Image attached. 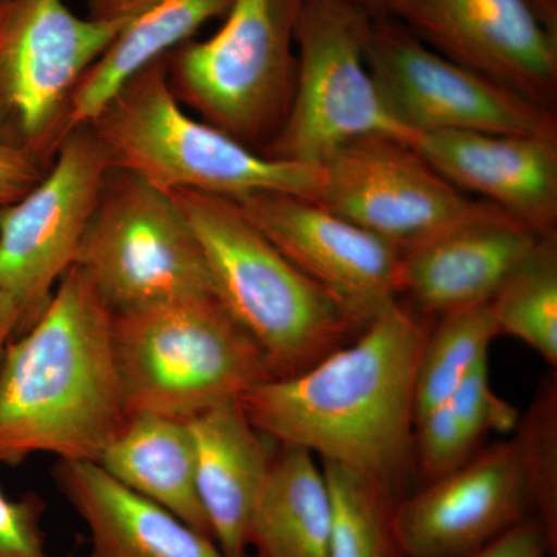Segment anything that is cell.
<instances>
[{
	"instance_id": "obj_1",
	"label": "cell",
	"mask_w": 557,
	"mask_h": 557,
	"mask_svg": "<svg viewBox=\"0 0 557 557\" xmlns=\"http://www.w3.org/2000/svg\"><path fill=\"white\" fill-rule=\"evenodd\" d=\"M432 324L399 300L310 369L263 381L237 401L277 445L309 450L403 497L416 467L418 359Z\"/></svg>"
},
{
	"instance_id": "obj_2",
	"label": "cell",
	"mask_w": 557,
	"mask_h": 557,
	"mask_svg": "<svg viewBox=\"0 0 557 557\" xmlns=\"http://www.w3.org/2000/svg\"><path fill=\"white\" fill-rule=\"evenodd\" d=\"M126 420L112 311L73 265L0 364V465L36 454L97 461Z\"/></svg>"
},
{
	"instance_id": "obj_3",
	"label": "cell",
	"mask_w": 557,
	"mask_h": 557,
	"mask_svg": "<svg viewBox=\"0 0 557 557\" xmlns=\"http://www.w3.org/2000/svg\"><path fill=\"white\" fill-rule=\"evenodd\" d=\"M170 194L196 234L215 298L256 341L274 379L302 373L366 329L233 200L188 189Z\"/></svg>"
},
{
	"instance_id": "obj_4",
	"label": "cell",
	"mask_w": 557,
	"mask_h": 557,
	"mask_svg": "<svg viewBox=\"0 0 557 557\" xmlns=\"http://www.w3.org/2000/svg\"><path fill=\"white\" fill-rule=\"evenodd\" d=\"M110 164L157 188L226 199L285 193L313 200L318 166L269 159L180 104L164 58L124 83L89 123Z\"/></svg>"
},
{
	"instance_id": "obj_5",
	"label": "cell",
	"mask_w": 557,
	"mask_h": 557,
	"mask_svg": "<svg viewBox=\"0 0 557 557\" xmlns=\"http://www.w3.org/2000/svg\"><path fill=\"white\" fill-rule=\"evenodd\" d=\"M126 417L189 418L274 380L265 355L215 295L112 313Z\"/></svg>"
},
{
	"instance_id": "obj_6",
	"label": "cell",
	"mask_w": 557,
	"mask_h": 557,
	"mask_svg": "<svg viewBox=\"0 0 557 557\" xmlns=\"http://www.w3.org/2000/svg\"><path fill=\"white\" fill-rule=\"evenodd\" d=\"M304 2L233 0L215 35L172 50L164 65L180 104L263 153L284 126L295 94Z\"/></svg>"
},
{
	"instance_id": "obj_7",
	"label": "cell",
	"mask_w": 557,
	"mask_h": 557,
	"mask_svg": "<svg viewBox=\"0 0 557 557\" xmlns=\"http://www.w3.org/2000/svg\"><path fill=\"white\" fill-rule=\"evenodd\" d=\"M372 16L355 0H306L296 28L295 94L269 159L321 166L354 139L388 135L416 143L392 119L366 64Z\"/></svg>"
},
{
	"instance_id": "obj_8",
	"label": "cell",
	"mask_w": 557,
	"mask_h": 557,
	"mask_svg": "<svg viewBox=\"0 0 557 557\" xmlns=\"http://www.w3.org/2000/svg\"><path fill=\"white\" fill-rule=\"evenodd\" d=\"M115 35L65 0H0V145L49 170L81 81Z\"/></svg>"
},
{
	"instance_id": "obj_9",
	"label": "cell",
	"mask_w": 557,
	"mask_h": 557,
	"mask_svg": "<svg viewBox=\"0 0 557 557\" xmlns=\"http://www.w3.org/2000/svg\"><path fill=\"white\" fill-rule=\"evenodd\" d=\"M112 313L214 295L203 252L170 193L112 168L76 258Z\"/></svg>"
},
{
	"instance_id": "obj_10",
	"label": "cell",
	"mask_w": 557,
	"mask_h": 557,
	"mask_svg": "<svg viewBox=\"0 0 557 557\" xmlns=\"http://www.w3.org/2000/svg\"><path fill=\"white\" fill-rule=\"evenodd\" d=\"M366 64L387 112L413 138L437 132L557 137L553 110L429 49L398 21H370Z\"/></svg>"
},
{
	"instance_id": "obj_11",
	"label": "cell",
	"mask_w": 557,
	"mask_h": 557,
	"mask_svg": "<svg viewBox=\"0 0 557 557\" xmlns=\"http://www.w3.org/2000/svg\"><path fill=\"white\" fill-rule=\"evenodd\" d=\"M110 170L89 124L75 127L38 185L0 212V288L20 311L17 336L38 321L75 265Z\"/></svg>"
},
{
	"instance_id": "obj_12",
	"label": "cell",
	"mask_w": 557,
	"mask_h": 557,
	"mask_svg": "<svg viewBox=\"0 0 557 557\" xmlns=\"http://www.w3.org/2000/svg\"><path fill=\"white\" fill-rule=\"evenodd\" d=\"M318 168L314 203L401 251L490 205L450 185L412 143L388 135L354 139Z\"/></svg>"
},
{
	"instance_id": "obj_13",
	"label": "cell",
	"mask_w": 557,
	"mask_h": 557,
	"mask_svg": "<svg viewBox=\"0 0 557 557\" xmlns=\"http://www.w3.org/2000/svg\"><path fill=\"white\" fill-rule=\"evenodd\" d=\"M231 200L362 325L401 300L403 251L395 245L293 194L255 193Z\"/></svg>"
},
{
	"instance_id": "obj_14",
	"label": "cell",
	"mask_w": 557,
	"mask_h": 557,
	"mask_svg": "<svg viewBox=\"0 0 557 557\" xmlns=\"http://www.w3.org/2000/svg\"><path fill=\"white\" fill-rule=\"evenodd\" d=\"M429 49L556 112L557 35L527 0H388Z\"/></svg>"
},
{
	"instance_id": "obj_15",
	"label": "cell",
	"mask_w": 557,
	"mask_h": 557,
	"mask_svg": "<svg viewBox=\"0 0 557 557\" xmlns=\"http://www.w3.org/2000/svg\"><path fill=\"white\" fill-rule=\"evenodd\" d=\"M533 516L512 437L399 498L395 527L406 557H468Z\"/></svg>"
},
{
	"instance_id": "obj_16",
	"label": "cell",
	"mask_w": 557,
	"mask_h": 557,
	"mask_svg": "<svg viewBox=\"0 0 557 557\" xmlns=\"http://www.w3.org/2000/svg\"><path fill=\"white\" fill-rule=\"evenodd\" d=\"M537 239L539 234L487 205L403 251L401 300L432 319L486 306Z\"/></svg>"
},
{
	"instance_id": "obj_17",
	"label": "cell",
	"mask_w": 557,
	"mask_h": 557,
	"mask_svg": "<svg viewBox=\"0 0 557 557\" xmlns=\"http://www.w3.org/2000/svg\"><path fill=\"white\" fill-rule=\"evenodd\" d=\"M465 194L544 236L557 231V137L437 132L413 143Z\"/></svg>"
},
{
	"instance_id": "obj_18",
	"label": "cell",
	"mask_w": 557,
	"mask_h": 557,
	"mask_svg": "<svg viewBox=\"0 0 557 557\" xmlns=\"http://www.w3.org/2000/svg\"><path fill=\"white\" fill-rule=\"evenodd\" d=\"M196 480L212 541L225 557H247L256 507L277 443L252 426L239 401L189 418Z\"/></svg>"
},
{
	"instance_id": "obj_19",
	"label": "cell",
	"mask_w": 557,
	"mask_h": 557,
	"mask_svg": "<svg viewBox=\"0 0 557 557\" xmlns=\"http://www.w3.org/2000/svg\"><path fill=\"white\" fill-rule=\"evenodd\" d=\"M54 482L90 531L86 557H225L212 539L95 461L58 460Z\"/></svg>"
},
{
	"instance_id": "obj_20",
	"label": "cell",
	"mask_w": 557,
	"mask_h": 557,
	"mask_svg": "<svg viewBox=\"0 0 557 557\" xmlns=\"http://www.w3.org/2000/svg\"><path fill=\"white\" fill-rule=\"evenodd\" d=\"M233 0H87V16L115 25L116 35L84 75L70 127L89 124L132 76L188 42L228 13Z\"/></svg>"
},
{
	"instance_id": "obj_21",
	"label": "cell",
	"mask_w": 557,
	"mask_h": 557,
	"mask_svg": "<svg viewBox=\"0 0 557 557\" xmlns=\"http://www.w3.org/2000/svg\"><path fill=\"white\" fill-rule=\"evenodd\" d=\"M95 463L212 539L197 493L196 445L188 420L150 413L127 417Z\"/></svg>"
},
{
	"instance_id": "obj_22",
	"label": "cell",
	"mask_w": 557,
	"mask_h": 557,
	"mask_svg": "<svg viewBox=\"0 0 557 557\" xmlns=\"http://www.w3.org/2000/svg\"><path fill=\"white\" fill-rule=\"evenodd\" d=\"M332 497L317 457L277 446L251 523L258 557H329Z\"/></svg>"
},
{
	"instance_id": "obj_23",
	"label": "cell",
	"mask_w": 557,
	"mask_h": 557,
	"mask_svg": "<svg viewBox=\"0 0 557 557\" xmlns=\"http://www.w3.org/2000/svg\"><path fill=\"white\" fill-rule=\"evenodd\" d=\"M519 412L491 386L490 358L423 417L413 434V460L424 483L456 471L491 432L515 431Z\"/></svg>"
},
{
	"instance_id": "obj_24",
	"label": "cell",
	"mask_w": 557,
	"mask_h": 557,
	"mask_svg": "<svg viewBox=\"0 0 557 557\" xmlns=\"http://www.w3.org/2000/svg\"><path fill=\"white\" fill-rule=\"evenodd\" d=\"M332 497L329 557H406L395 527L399 496L368 475L321 461Z\"/></svg>"
},
{
	"instance_id": "obj_25",
	"label": "cell",
	"mask_w": 557,
	"mask_h": 557,
	"mask_svg": "<svg viewBox=\"0 0 557 557\" xmlns=\"http://www.w3.org/2000/svg\"><path fill=\"white\" fill-rule=\"evenodd\" d=\"M498 333L522 341L557 366V231L539 236L491 300Z\"/></svg>"
},
{
	"instance_id": "obj_26",
	"label": "cell",
	"mask_w": 557,
	"mask_h": 557,
	"mask_svg": "<svg viewBox=\"0 0 557 557\" xmlns=\"http://www.w3.org/2000/svg\"><path fill=\"white\" fill-rule=\"evenodd\" d=\"M500 335L491 304L434 319L418 359L416 423L418 418L453 394Z\"/></svg>"
},
{
	"instance_id": "obj_27",
	"label": "cell",
	"mask_w": 557,
	"mask_h": 557,
	"mask_svg": "<svg viewBox=\"0 0 557 557\" xmlns=\"http://www.w3.org/2000/svg\"><path fill=\"white\" fill-rule=\"evenodd\" d=\"M534 516L557 549V379L548 375L515 429Z\"/></svg>"
},
{
	"instance_id": "obj_28",
	"label": "cell",
	"mask_w": 557,
	"mask_h": 557,
	"mask_svg": "<svg viewBox=\"0 0 557 557\" xmlns=\"http://www.w3.org/2000/svg\"><path fill=\"white\" fill-rule=\"evenodd\" d=\"M44 515L42 498H11L0 486V557H57L47 547Z\"/></svg>"
},
{
	"instance_id": "obj_29",
	"label": "cell",
	"mask_w": 557,
	"mask_h": 557,
	"mask_svg": "<svg viewBox=\"0 0 557 557\" xmlns=\"http://www.w3.org/2000/svg\"><path fill=\"white\" fill-rule=\"evenodd\" d=\"M556 557V549L537 518H528L468 557Z\"/></svg>"
},
{
	"instance_id": "obj_30",
	"label": "cell",
	"mask_w": 557,
	"mask_h": 557,
	"mask_svg": "<svg viewBox=\"0 0 557 557\" xmlns=\"http://www.w3.org/2000/svg\"><path fill=\"white\" fill-rule=\"evenodd\" d=\"M46 172L30 157L0 145V212L35 188Z\"/></svg>"
},
{
	"instance_id": "obj_31",
	"label": "cell",
	"mask_w": 557,
	"mask_h": 557,
	"mask_svg": "<svg viewBox=\"0 0 557 557\" xmlns=\"http://www.w3.org/2000/svg\"><path fill=\"white\" fill-rule=\"evenodd\" d=\"M20 332V311L13 299L0 288V364L5 357L7 347Z\"/></svg>"
},
{
	"instance_id": "obj_32",
	"label": "cell",
	"mask_w": 557,
	"mask_h": 557,
	"mask_svg": "<svg viewBox=\"0 0 557 557\" xmlns=\"http://www.w3.org/2000/svg\"><path fill=\"white\" fill-rule=\"evenodd\" d=\"M542 24L557 35V0H527Z\"/></svg>"
},
{
	"instance_id": "obj_33",
	"label": "cell",
	"mask_w": 557,
	"mask_h": 557,
	"mask_svg": "<svg viewBox=\"0 0 557 557\" xmlns=\"http://www.w3.org/2000/svg\"><path fill=\"white\" fill-rule=\"evenodd\" d=\"M366 13H369L370 16H383L384 11H386V7L388 0H355Z\"/></svg>"
},
{
	"instance_id": "obj_34",
	"label": "cell",
	"mask_w": 557,
	"mask_h": 557,
	"mask_svg": "<svg viewBox=\"0 0 557 557\" xmlns=\"http://www.w3.org/2000/svg\"><path fill=\"white\" fill-rule=\"evenodd\" d=\"M247 557H258V556H256V555H248Z\"/></svg>"
},
{
	"instance_id": "obj_35",
	"label": "cell",
	"mask_w": 557,
	"mask_h": 557,
	"mask_svg": "<svg viewBox=\"0 0 557 557\" xmlns=\"http://www.w3.org/2000/svg\"><path fill=\"white\" fill-rule=\"evenodd\" d=\"M548 557H555V556H548Z\"/></svg>"
}]
</instances>
